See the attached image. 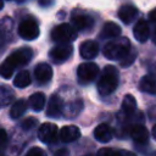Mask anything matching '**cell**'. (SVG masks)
<instances>
[{
  "label": "cell",
  "mask_w": 156,
  "mask_h": 156,
  "mask_svg": "<svg viewBox=\"0 0 156 156\" xmlns=\"http://www.w3.org/2000/svg\"><path fill=\"white\" fill-rule=\"evenodd\" d=\"M99 73V66L94 62H84L78 66L77 74L82 83L91 82Z\"/></svg>",
  "instance_id": "8992f818"
},
{
  "label": "cell",
  "mask_w": 156,
  "mask_h": 156,
  "mask_svg": "<svg viewBox=\"0 0 156 156\" xmlns=\"http://www.w3.org/2000/svg\"><path fill=\"white\" fill-rule=\"evenodd\" d=\"M138 15V10L133 5H123L118 10V17L123 23H130Z\"/></svg>",
  "instance_id": "2e32d148"
},
{
  "label": "cell",
  "mask_w": 156,
  "mask_h": 156,
  "mask_svg": "<svg viewBox=\"0 0 156 156\" xmlns=\"http://www.w3.org/2000/svg\"><path fill=\"white\" fill-rule=\"evenodd\" d=\"M135 108H136V101H135L134 96L130 94L126 95L122 101V111L126 115H132L135 111Z\"/></svg>",
  "instance_id": "cb8c5ba5"
},
{
  "label": "cell",
  "mask_w": 156,
  "mask_h": 156,
  "mask_svg": "<svg viewBox=\"0 0 156 156\" xmlns=\"http://www.w3.org/2000/svg\"><path fill=\"white\" fill-rule=\"evenodd\" d=\"M149 20H150L151 22H154V23H156V9H154V10H151V11L149 12Z\"/></svg>",
  "instance_id": "d6a6232c"
},
{
  "label": "cell",
  "mask_w": 156,
  "mask_h": 156,
  "mask_svg": "<svg viewBox=\"0 0 156 156\" xmlns=\"http://www.w3.org/2000/svg\"><path fill=\"white\" fill-rule=\"evenodd\" d=\"M85 156H93V155H90V154H88V155H85Z\"/></svg>",
  "instance_id": "74e56055"
},
{
  "label": "cell",
  "mask_w": 156,
  "mask_h": 156,
  "mask_svg": "<svg viewBox=\"0 0 156 156\" xmlns=\"http://www.w3.org/2000/svg\"><path fill=\"white\" fill-rule=\"evenodd\" d=\"M24 156H46V154L44 152L43 149H40V147H38V146H34V147L29 149V151H28Z\"/></svg>",
  "instance_id": "83f0119b"
},
{
  "label": "cell",
  "mask_w": 156,
  "mask_h": 156,
  "mask_svg": "<svg viewBox=\"0 0 156 156\" xmlns=\"http://www.w3.org/2000/svg\"><path fill=\"white\" fill-rule=\"evenodd\" d=\"M54 2V0H39V5L40 6H49V5H51Z\"/></svg>",
  "instance_id": "836d02e7"
},
{
  "label": "cell",
  "mask_w": 156,
  "mask_h": 156,
  "mask_svg": "<svg viewBox=\"0 0 156 156\" xmlns=\"http://www.w3.org/2000/svg\"><path fill=\"white\" fill-rule=\"evenodd\" d=\"M30 82H32L30 74L26 69L18 72L16 74V77L13 78V85L17 87V88H26V87H28L30 84Z\"/></svg>",
  "instance_id": "ffe728a7"
},
{
  "label": "cell",
  "mask_w": 156,
  "mask_h": 156,
  "mask_svg": "<svg viewBox=\"0 0 156 156\" xmlns=\"http://www.w3.org/2000/svg\"><path fill=\"white\" fill-rule=\"evenodd\" d=\"M80 136V130L76 126H65L60 130V139L63 143H71Z\"/></svg>",
  "instance_id": "5bb4252c"
},
{
  "label": "cell",
  "mask_w": 156,
  "mask_h": 156,
  "mask_svg": "<svg viewBox=\"0 0 156 156\" xmlns=\"http://www.w3.org/2000/svg\"><path fill=\"white\" fill-rule=\"evenodd\" d=\"M72 24L76 29L78 30H83V29H87V28H90L93 27L94 24V21L90 16L85 15V13H80V12H76L73 13L72 16Z\"/></svg>",
  "instance_id": "8fae6325"
},
{
  "label": "cell",
  "mask_w": 156,
  "mask_h": 156,
  "mask_svg": "<svg viewBox=\"0 0 156 156\" xmlns=\"http://www.w3.org/2000/svg\"><path fill=\"white\" fill-rule=\"evenodd\" d=\"M6 139H7V135H6V132L4 130V129H1L0 128V149L5 145V143H6Z\"/></svg>",
  "instance_id": "f546056e"
},
{
  "label": "cell",
  "mask_w": 156,
  "mask_h": 156,
  "mask_svg": "<svg viewBox=\"0 0 156 156\" xmlns=\"http://www.w3.org/2000/svg\"><path fill=\"white\" fill-rule=\"evenodd\" d=\"M116 151H113L111 147H102L100 150H98L96 156H115Z\"/></svg>",
  "instance_id": "f1b7e54d"
},
{
  "label": "cell",
  "mask_w": 156,
  "mask_h": 156,
  "mask_svg": "<svg viewBox=\"0 0 156 156\" xmlns=\"http://www.w3.org/2000/svg\"><path fill=\"white\" fill-rule=\"evenodd\" d=\"M72 52H73L72 45H69V44H60V45L54 46L50 50L49 56L55 63H61V62H65L72 55Z\"/></svg>",
  "instance_id": "52a82bcc"
},
{
  "label": "cell",
  "mask_w": 156,
  "mask_h": 156,
  "mask_svg": "<svg viewBox=\"0 0 156 156\" xmlns=\"http://www.w3.org/2000/svg\"><path fill=\"white\" fill-rule=\"evenodd\" d=\"M152 40H154V43L156 44V30H155V33H154V35H152Z\"/></svg>",
  "instance_id": "d590c367"
},
{
  "label": "cell",
  "mask_w": 156,
  "mask_h": 156,
  "mask_svg": "<svg viewBox=\"0 0 156 156\" xmlns=\"http://www.w3.org/2000/svg\"><path fill=\"white\" fill-rule=\"evenodd\" d=\"M76 30L68 23H61L56 26L51 32V39L60 44H68L76 39Z\"/></svg>",
  "instance_id": "277c9868"
},
{
  "label": "cell",
  "mask_w": 156,
  "mask_h": 156,
  "mask_svg": "<svg viewBox=\"0 0 156 156\" xmlns=\"http://www.w3.org/2000/svg\"><path fill=\"white\" fill-rule=\"evenodd\" d=\"M54 156H69V152L67 149H61V150H57Z\"/></svg>",
  "instance_id": "1f68e13d"
},
{
  "label": "cell",
  "mask_w": 156,
  "mask_h": 156,
  "mask_svg": "<svg viewBox=\"0 0 156 156\" xmlns=\"http://www.w3.org/2000/svg\"><path fill=\"white\" fill-rule=\"evenodd\" d=\"M133 34H134V37L138 41H140V43L146 41L149 35H150V29H149V26H147L146 21H144V20L138 21L136 24L134 26Z\"/></svg>",
  "instance_id": "9a60e30c"
},
{
  "label": "cell",
  "mask_w": 156,
  "mask_h": 156,
  "mask_svg": "<svg viewBox=\"0 0 156 156\" xmlns=\"http://www.w3.org/2000/svg\"><path fill=\"white\" fill-rule=\"evenodd\" d=\"M34 77L38 83L45 84V83L50 82V79L52 77V68L50 67V65H48L45 62L38 63L34 68Z\"/></svg>",
  "instance_id": "9c48e42d"
},
{
  "label": "cell",
  "mask_w": 156,
  "mask_h": 156,
  "mask_svg": "<svg viewBox=\"0 0 156 156\" xmlns=\"http://www.w3.org/2000/svg\"><path fill=\"white\" fill-rule=\"evenodd\" d=\"M28 104L34 111H41L45 105V95L43 93H34L30 95Z\"/></svg>",
  "instance_id": "44dd1931"
},
{
  "label": "cell",
  "mask_w": 156,
  "mask_h": 156,
  "mask_svg": "<svg viewBox=\"0 0 156 156\" xmlns=\"http://www.w3.org/2000/svg\"><path fill=\"white\" fill-rule=\"evenodd\" d=\"M139 89L143 93L156 95V79L151 76H144L139 82Z\"/></svg>",
  "instance_id": "ac0fdd59"
},
{
  "label": "cell",
  "mask_w": 156,
  "mask_h": 156,
  "mask_svg": "<svg viewBox=\"0 0 156 156\" xmlns=\"http://www.w3.org/2000/svg\"><path fill=\"white\" fill-rule=\"evenodd\" d=\"M121 34V28L117 23L115 22H107L104 24L102 27V32H101V37L105 38H115L117 35Z\"/></svg>",
  "instance_id": "d6986e66"
},
{
  "label": "cell",
  "mask_w": 156,
  "mask_h": 156,
  "mask_svg": "<svg viewBox=\"0 0 156 156\" xmlns=\"http://www.w3.org/2000/svg\"><path fill=\"white\" fill-rule=\"evenodd\" d=\"M118 85V72L113 66H106L98 80V91L100 95L106 96L112 94Z\"/></svg>",
  "instance_id": "7a4b0ae2"
},
{
  "label": "cell",
  "mask_w": 156,
  "mask_h": 156,
  "mask_svg": "<svg viewBox=\"0 0 156 156\" xmlns=\"http://www.w3.org/2000/svg\"><path fill=\"white\" fill-rule=\"evenodd\" d=\"M152 136H154V139L156 140V124L152 127Z\"/></svg>",
  "instance_id": "e575fe53"
},
{
  "label": "cell",
  "mask_w": 156,
  "mask_h": 156,
  "mask_svg": "<svg viewBox=\"0 0 156 156\" xmlns=\"http://www.w3.org/2000/svg\"><path fill=\"white\" fill-rule=\"evenodd\" d=\"M130 51V41L128 38H119L107 43L104 48V55L110 60H121Z\"/></svg>",
  "instance_id": "3957f363"
},
{
  "label": "cell",
  "mask_w": 156,
  "mask_h": 156,
  "mask_svg": "<svg viewBox=\"0 0 156 156\" xmlns=\"http://www.w3.org/2000/svg\"><path fill=\"white\" fill-rule=\"evenodd\" d=\"M82 110V101L80 100H77L74 102H72L67 110V116L72 117V116H76L77 113H79V111Z\"/></svg>",
  "instance_id": "d4e9b609"
},
{
  "label": "cell",
  "mask_w": 156,
  "mask_h": 156,
  "mask_svg": "<svg viewBox=\"0 0 156 156\" xmlns=\"http://www.w3.org/2000/svg\"><path fill=\"white\" fill-rule=\"evenodd\" d=\"M99 52V45L94 40H85L79 46V54L83 58H93Z\"/></svg>",
  "instance_id": "7c38bea8"
},
{
  "label": "cell",
  "mask_w": 156,
  "mask_h": 156,
  "mask_svg": "<svg viewBox=\"0 0 156 156\" xmlns=\"http://www.w3.org/2000/svg\"><path fill=\"white\" fill-rule=\"evenodd\" d=\"M63 111V102L58 95H52L49 100V105L46 108V115L52 118H57L61 116Z\"/></svg>",
  "instance_id": "30bf717a"
},
{
  "label": "cell",
  "mask_w": 156,
  "mask_h": 156,
  "mask_svg": "<svg viewBox=\"0 0 156 156\" xmlns=\"http://www.w3.org/2000/svg\"><path fill=\"white\" fill-rule=\"evenodd\" d=\"M2 6H4V1H2V0H0V10L2 9Z\"/></svg>",
  "instance_id": "8d00e7d4"
},
{
  "label": "cell",
  "mask_w": 156,
  "mask_h": 156,
  "mask_svg": "<svg viewBox=\"0 0 156 156\" xmlns=\"http://www.w3.org/2000/svg\"><path fill=\"white\" fill-rule=\"evenodd\" d=\"M26 110H27V102L23 99H20L12 104L10 110V116L11 118H20L26 112Z\"/></svg>",
  "instance_id": "7402d4cb"
},
{
  "label": "cell",
  "mask_w": 156,
  "mask_h": 156,
  "mask_svg": "<svg viewBox=\"0 0 156 156\" xmlns=\"http://www.w3.org/2000/svg\"><path fill=\"white\" fill-rule=\"evenodd\" d=\"M13 99H15L13 91L6 85H0V107L7 106L13 101Z\"/></svg>",
  "instance_id": "603a6c76"
},
{
  "label": "cell",
  "mask_w": 156,
  "mask_h": 156,
  "mask_svg": "<svg viewBox=\"0 0 156 156\" xmlns=\"http://www.w3.org/2000/svg\"><path fill=\"white\" fill-rule=\"evenodd\" d=\"M135 52H133V51H129L123 58H121V66H123V67H126V66H129V65H132L133 63V61L135 60Z\"/></svg>",
  "instance_id": "484cf974"
},
{
  "label": "cell",
  "mask_w": 156,
  "mask_h": 156,
  "mask_svg": "<svg viewBox=\"0 0 156 156\" xmlns=\"http://www.w3.org/2000/svg\"><path fill=\"white\" fill-rule=\"evenodd\" d=\"M130 136L139 144H145L149 139V132L143 124H135L130 129Z\"/></svg>",
  "instance_id": "e0dca14e"
},
{
  "label": "cell",
  "mask_w": 156,
  "mask_h": 156,
  "mask_svg": "<svg viewBox=\"0 0 156 156\" xmlns=\"http://www.w3.org/2000/svg\"><path fill=\"white\" fill-rule=\"evenodd\" d=\"M94 136L98 141L100 143H107L112 139L113 136V132L112 128L107 124V123H101L99 124L95 129H94Z\"/></svg>",
  "instance_id": "4fadbf2b"
},
{
  "label": "cell",
  "mask_w": 156,
  "mask_h": 156,
  "mask_svg": "<svg viewBox=\"0 0 156 156\" xmlns=\"http://www.w3.org/2000/svg\"><path fill=\"white\" fill-rule=\"evenodd\" d=\"M115 156H136V155H135L134 152H132V151H127V150H118V151H116Z\"/></svg>",
  "instance_id": "4dcf8cb0"
},
{
  "label": "cell",
  "mask_w": 156,
  "mask_h": 156,
  "mask_svg": "<svg viewBox=\"0 0 156 156\" xmlns=\"http://www.w3.org/2000/svg\"><path fill=\"white\" fill-rule=\"evenodd\" d=\"M39 33L38 22L32 17L24 18L18 26V35L24 40H34L39 37Z\"/></svg>",
  "instance_id": "5b68a950"
},
{
  "label": "cell",
  "mask_w": 156,
  "mask_h": 156,
  "mask_svg": "<svg viewBox=\"0 0 156 156\" xmlns=\"http://www.w3.org/2000/svg\"><path fill=\"white\" fill-rule=\"evenodd\" d=\"M37 123H38L37 118H34V117H28V118H26V119L22 122V128L26 129V130H28V129H32L33 127H35Z\"/></svg>",
  "instance_id": "4316f807"
},
{
  "label": "cell",
  "mask_w": 156,
  "mask_h": 156,
  "mask_svg": "<svg viewBox=\"0 0 156 156\" xmlns=\"http://www.w3.org/2000/svg\"><path fill=\"white\" fill-rule=\"evenodd\" d=\"M57 133H58L57 126L54 124V123L46 122V123H43L39 127L38 138L40 139V141H43L45 144H49V143H52L57 138Z\"/></svg>",
  "instance_id": "ba28073f"
},
{
  "label": "cell",
  "mask_w": 156,
  "mask_h": 156,
  "mask_svg": "<svg viewBox=\"0 0 156 156\" xmlns=\"http://www.w3.org/2000/svg\"><path fill=\"white\" fill-rule=\"evenodd\" d=\"M33 56V51L30 48H21L13 51L11 55L7 56V58L0 65V76L5 79H9L12 77L13 71L17 67L27 65Z\"/></svg>",
  "instance_id": "6da1fadb"
}]
</instances>
